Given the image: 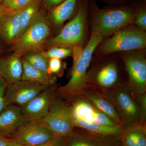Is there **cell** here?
I'll use <instances>...</instances> for the list:
<instances>
[{
    "instance_id": "836d02e7",
    "label": "cell",
    "mask_w": 146,
    "mask_h": 146,
    "mask_svg": "<svg viewBox=\"0 0 146 146\" xmlns=\"http://www.w3.org/2000/svg\"><path fill=\"white\" fill-rule=\"evenodd\" d=\"M10 138L0 136V146H8Z\"/></svg>"
},
{
    "instance_id": "9a60e30c",
    "label": "cell",
    "mask_w": 146,
    "mask_h": 146,
    "mask_svg": "<svg viewBox=\"0 0 146 146\" xmlns=\"http://www.w3.org/2000/svg\"><path fill=\"white\" fill-rule=\"evenodd\" d=\"M28 122L21 107L8 105L0 114V136L12 137L19 127Z\"/></svg>"
},
{
    "instance_id": "603a6c76",
    "label": "cell",
    "mask_w": 146,
    "mask_h": 146,
    "mask_svg": "<svg viewBox=\"0 0 146 146\" xmlns=\"http://www.w3.org/2000/svg\"><path fill=\"white\" fill-rule=\"evenodd\" d=\"M40 5V1L33 2L20 11L21 31L19 36L26 30L38 15Z\"/></svg>"
},
{
    "instance_id": "7a4b0ae2",
    "label": "cell",
    "mask_w": 146,
    "mask_h": 146,
    "mask_svg": "<svg viewBox=\"0 0 146 146\" xmlns=\"http://www.w3.org/2000/svg\"><path fill=\"white\" fill-rule=\"evenodd\" d=\"M86 82L88 87L104 94L126 84L125 71L118 54L93 57Z\"/></svg>"
},
{
    "instance_id": "484cf974",
    "label": "cell",
    "mask_w": 146,
    "mask_h": 146,
    "mask_svg": "<svg viewBox=\"0 0 146 146\" xmlns=\"http://www.w3.org/2000/svg\"><path fill=\"white\" fill-rule=\"evenodd\" d=\"M66 64L59 58H48V73L50 75L60 76L63 75Z\"/></svg>"
},
{
    "instance_id": "cb8c5ba5",
    "label": "cell",
    "mask_w": 146,
    "mask_h": 146,
    "mask_svg": "<svg viewBox=\"0 0 146 146\" xmlns=\"http://www.w3.org/2000/svg\"><path fill=\"white\" fill-rule=\"evenodd\" d=\"M42 51L31 52L24 54V59L32 67L45 73H48V58L43 54Z\"/></svg>"
},
{
    "instance_id": "d4e9b609",
    "label": "cell",
    "mask_w": 146,
    "mask_h": 146,
    "mask_svg": "<svg viewBox=\"0 0 146 146\" xmlns=\"http://www.w3.org/2000/svg\"><path fill=\"white\" fill-rule=\"evenodd\" d=\"M48 48L46 51H42L48 58H54L62 59L71 56L72 54V47L55 46Z\"/></svg>"
},
{
    "instance_id": "4316f807",
    "label": "cell",
    "mask_w": 146,
    "mask_h": 146,
    "mask_svg": "<svg viewBox=\"0 0 146 146\" xmlns=\"http://www.w3.org/2000/svg\"><path fill=\"white\" fill-rule=\"evenodd\" d=\"M138 28L146 31V6L145 3H139L133 23Z\"/></svg>"
},
{
    "instance_id": "74e56055",
    "label": "cell",
    "mask_w": 146,
    "mask_h": 146,
    "mask_svg": "<svg viewBox=\"0 0 146 146\" xmlns=\"http://www.w3.org/2000/svg\"><path fill=\"white\" fill-rule=\"evenodd\" d=\"M32 2H35L40 1V0H30Z\"/></svg>"
},
{
    "instance_id": "d590c367",
    "label": "cell",
    "mask_w": 146,
    "mask_h": 146,
    "mask_svg": "<svg viewBox=\"0 0 146 146\" xmlns=\"http://www.w3.org/2000/svg\"><path fill=\"white\" fill-rule=\"evenodd\" d=\"M6 11H7L5 10V9L3 7V6L0 5V21Z\"/></svg>"
},
{
    "instance_id": "44dd1931",
    "label": "cell",
    "mask_w": 146,
    "mask_h": 146,
    "mask_svg": "<svg viewBox=\"0 0 146 146\" xmlns=\"http://www.w3.org/2000/svg\"><path fill=\"white\" fill-rule=\"evenodd\" d=\"M22 60L23 66L22 80L34 82L48 86L56 84V77L50 75L34 68L23 58Z\"/></svg>"
},
{
    "instance_id": "1f68e13d",
    "label": "cell",
    "mask_w": 146,
    "mask_h": 146,
    "mask_svg": "<svg viewBox=\"0 0 146 146\" xmlns=\"http://www.w3.org/2000/svg\"><path fill=\"white\" fill-rule=\"evenodd\" d=\"M104 3H106L109 5H121L127 4L129 2L136 0H102Z\"/></svg>"
},
{
    "instance_id": "8992f818",
    "label": "cell",
    "mask_w": 146,
    "mask_h": 146,
    "mask_svg": "<svg viewBox=\"0 0 146 146\" xmlns=\"http://www.w3.org/2000/svg\"><path fill=\"white\" fill-rule=\"evenodd\" d=\"M50 33V25L40 11L26 30L10 45L11 50L21 56L31 52L42 51Z\"/></svg>"
},
{
    "instance_id": "5b68a950",
    "label": "cell",
    "mask_w": 146,
    "mask_h": 146,
    "mask_svg": "<svg viewBox=\"0 0 146 146\" xmlns=\"http://www.w3.org/2000/svg\"><path fill=\"white\" fill-rule=\"evenodd\" d=\"M146 32L134 24L122 28L103 39L95 50L98 55H105L134 50H146Z\"/></svg>"
},
{
    "instance_id": "f35d334b",
    "label": "cell",
    "mask_w": 146,
    "mask_h": 146,
    "mask_svg": "<svg viewBox=\"0 0 146 146\" xmlns=\"http://www.w3.org/2000/svg\"><path fill=\"white\" fill-rule=\"evenodd\" d=\"M141 1L143 3H146V0H141Z\"/></svg>"
},
{
    "instance_id": "f546056e",
    "label": "cell",
    "mask_w": 146,
    "mask_h": 146,
    "mask_svg": "<svg viewBox=\"0 0 146 146\" xmlns=\"http://www.w3.org/2000/svg\"><path fill=\"white\" fill-rule=\"evenodd\" d=\"M8 84L2 78H0V114L7 107L5 92Z\"/></svg>"
},
{
    "instance_id": "f1b7e54d",
    "label": "cell",
    "mask_w": 146,
    "mask_h": 146,
    "mask_svg": "<svg viewBox=\"0 0 146 146\" xmlns=\"http://www.w3.org/2000/svg\"><path fill=\"white\" fill-rule=\"evenodd\" d=\"M37 146H68V138L66 136H54L44 143Z\"/></svg>"
},
{
    "instance_id": "3957f363",
    "label": "cell",
    "mask_w": 146,
    "mask_h": 146,
    "mask_svg": "<svg viewBox=\"0 0 146 146\" xmlns=\"http://www.w3.org/2000/svg\"><path fill=\"white\" fill-rule=\"evenodd\" d=\"M102 40L101 36L91 33L83 52L78 59L73 60L70 78L63 86L56 88V97L69 102L74 98L84 95L87 89V74L95 50Z\"/></svg>"
},
{
    "instance_id": "277c9868",
    "label": "cell",
    "mask_w": 146,
    "mask_h": 146,
    "mask_svg": "<svg viewBox=\"0 0 146 146\" xmlns=\"http://www.w3.org/2000/svg\"><path fill=\"white\" fill-rule=\"evenodd\" d=\"M89 0H80L77 12L56 36L49 39L48 48L60 46L84 47L88 42Z\"/></svg>"
},
{
    "instance_id": "7c38bea8",
    "label": "cell",
    "mask_w": 146,
    "mask_h": 146,
    "mask_svg": "<svg viewBox=\"0 0 146 146\" xmlns=\"http://www.w3.org/2000/svg\"><path fill=\"white\" fill-rule=\"evenodd\" d=\"M54 136L44 125L39 121H33L21 125L11 138L25 146H37Z\"/></svg>"
},
{
    "instance_id": "e575fe53",
    "label": "cell",
    "mask_w": 146,
    "mask_h": 146,
    "mask_svg": "<svg viewBox=\"0 0 146 146\" xmlns=\"http://www.w3.org/2000/svg\"><path fill=\"white\" fill-rule=\"evenodd\" d=\"M8 146H25L18 143L13 138H10Z\"/></svg>"
},
{
    "instance_id": "ac0fdd59",
    "label": "cell",
    "mask_w": 146,
    "mask_h": 146,
    "mask_svg": "<svg viewBox=\"0 0 146 146\" xmlns=\"http://www.w3.org/2000/svg\"><path fill=\"white\" fill-rule=\"evenodd\" d=\"M80 0H65L59 5L51 8L48 16L50 25L58 28L76 15Z\"/></svg>"
},
{
    "instance_id": "ffe728a7",
    "label": "cell",
    "mask_w": 146,
    "mask_h": 146,
    "mask_svg": "<svg viewBox=\"0 0 146 146\" xmlns=\"http://www.w3.org/2000/svg\"><path fill=\"white\" fill-rule=\"evenodd\" d=\"M84 95L100 111L122 126L121 122L116 108L107 96L89 87H87Z\"/></svg>"
},
{
    "instance_id": "2e32d148",
    "label": "cell",
    "mask_w": 146,
    "mask_h": 146,
    "mask_svg": "<svg viewBox=\"0 0 146 146\" xmlns=\"http://www.w3.org/2000/svg\"><path fill=\"white\" fill-rule=\"evenodd\" d=\"M21 57L13 52L0 59V78L3 79L8 85L22 80L23 66Z\"/></svg>"
},
{
    "instance_id": "d6986e66",
    "label": "cell",
    "mask_w": 146,
    "mask_h": 146,
    "mask_svg": "<svg viewBox=\"0 0 146 146\" xmlns=\"http://www.w3.org/2000/svg\"><path fill=\"white\" fill-rule=\"evenodd\" d=\"M122 146H146V122L122 126L119 137Z\"/></svg>"
},
{
    "instance_id": "ba28073f",
    "label": "cell",
    "mask_w": 146,
    "mask_h": 146,
    "mask_svg": "<svg viewBox=\"0 0 146 146\" xmlns=\"http://www.w3.org/2000/svg\"><path fill=\"white\" fill-rule=\"evenodd\" d=\"M39 121L55 136H70L75 128L70 105L56 96L52 101L47 115Z\"/></svg>"
},
{
    "instance_id": "7402d4cb",
    "label": "cell",
    "mask_w": 146,
    "mask_h": 146,
    "mask_svg": "<svg viewBox=\"0 0 146 146\" xmlns=\"http://www.w3.org/2000/svg\"><path fill=\"white\" fill-rule=\"evenodd\" d=\"M75 127L82 129L93 133L112 135L119 137L121 132L122 126L109 127L100 125L97 124L87 123L82 120L74 119Z\"/></svg>"
},
{
    "instance_id": "4dcf8cb0",
    "label": "cell",
    "mask_w": 146,
    "mask_h": 146,
    "mask_svg": "<svg viewBox=\"0 0 146 146\" xmlns=\"http://www.w3.org/2000/svg\"><path fill=\"white\" fill-rule=\"evenodd\" d=\"M134 96L140 108L142 120L146 122V94Z\"/></svg>"
},
{
    "instance_id": "52a82bcc",
    "label": "cell",
    "mask_w": 146,
    "mask_h": 146,
    "mask_svg": "<svg viewBox=\"0 0 146 146\" xmlns=\"http://www.w3.org/2000/svg\"><path fill=\"white\" fill-rule=\"evenodd\" d=\"M126 77V85L134 95L146 94V50L117 53Z\"/></svg>"
},
{
    "instance_id": "30bf717a",
    "label": "cell",
    "mask_w": 146,
    "mask_h": 146,
    "mask_svg": "<svg viewBox=\"0 0 146 146\" xmlns=\"http://www.w3.org/2000/svg\"><path fill=\"white\" fill-rule=\"evenodd\" d=\"M69 103L72 107L74 119L106 126H121L100 111L84 95L76 97Z\"/></svg>"
},
{
    "instance_id": "6da1fadb",
    "label": "cell",
    "mask_w": 146,
    "mask_h": 146,
    "mask_svg": "<svg viewBox=\"0 0 146 146\" xmlns=\"http://www.w3.org/2000/svg\"><path fill=\"white\" fill-rule=\"evenodd\" d=\"M139 4L133 3L100 8L95 0H89L88 13L91 33L99 35L103 40L122 28L133 23Z\"/></svg>"
},
{
    "instance_id": "8d00e7d4",
    "label": "cell",
    "mask_w": 146,
    "mask_h": 146,
    "mask_svg": "<svg viewBox=\"0 0 146 146\" xmlns=\"http://www.w3.org/2000/svg\"><path fill=\"white\" fill-rule=\"evenodd\" d=\"M5 0H0V5H2L3 3L4 2Z\"/></svg>"
},
{
    "instance_id": "d6a6232c",
    "label": "cell",
    "mask_w": 146,
    "mask_h": 146,
    "mask_svg": "<svg viewBox=\"0 0 146 146\" xmlns=\"http://www.w3.org/2000/svg\"><path fill=\"white\" fill-rule=\"evenodd\" d=\"M65 0H44V3L46 6L52 8L59 5Z\"/></svg>"
},
{
    "instance_id": "9c48e42d",
    "label": "cell",
    "mask_w": 146,
    "mask_h": 146,
    "mask_svg": "<svg viewBox=\"0 0 146 146\" xmlns=\"http://www.w3.org/2000/svg\"><path fill=\"white\" fill-rule=\"evenodd\" d=\"M104 95L114 104L122 126L143 121L138 102L126 84L118 86Z\"/></svg>"
},
{
    "instance_id": "83f0119b",
    "label": "cell",
    "mask_w": 146,
    "mask_h": 146,
    "mask_svg": "<svg viewBox=\"0 0 146 146\" xmlns=\"http://www.w3.org/2000/svg\"><path fill=\"white\" fill-rule=\"evenodd\" d=\"M32 3L30 0H5L2 5L7 11H17L23 9Z\"/></svg>"
},
{
    "instance_id": "5bb4252c",
    "label": "cell",
    "mask_w": 146,
    "mask_h": 146,
    "mask_svg": "<svg viewBox=\"0 0 146 146\" xmlns=\"http://www.w3.org/2000/svg\"><path fill=\"white\" fill-rule=\"evenodd\" d=\"M68 146H122L119 137L93 133L75 127L67 136Z\"/></svg>"
},
{
    "instance_id": "e0dca14e",
    "label": "cell",
    "mask_w": 146,
    "mask_h": 146,
    "mask_svg": "<svg viewBox=\"0 0 146 146\" xmlns=\"http://www.w3.org/2000/svg\"><path fill=\"white\" fill-rule=\"evenodd\" d=\"M20 11H7L0 21V39L7 44H12L20 35Z\"/></svg>"
},
{
    "instance_id": "8fae6325",
    "label": "cell",
    "mask_w": 146,
    "mask_h": 146,
    "mask_svg": "<svg viewBox=\"0 0 146 146\" xmlns=\"http://www.w3.org/2000/svg\"><path fill=\"white\" fill-rule=\"evenodd\" d=\"M49 87L37 82L24 80L9 84L5 92L7 106L17 105L22 107Z\"/></svg>"
},
{
    "instance_id": "4fadbf2b",
    "label": "cell",
    "mask_w": 146,
    "mask_h": 146,
    "mask_svg": "<svg viewBox=\"0 0 146 146\" xmlns=\"http://www.w3.org/2000/svg\"><path fill=\"white\" fill-rule=\"evenodd\" d=\"M56 85L50 86L28 103L21 107L29 121H39L47 115L52 101L56 96Z\"/></svg>"
}]
</instances>
